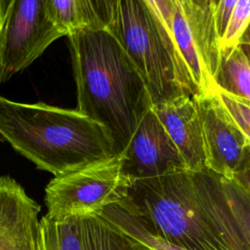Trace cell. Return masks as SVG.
Returning <instances> with one entry per match:
<instances>
[{
	"label": "cell",
	"mask_w": 250,
	"mask_h": 250,
	"mask_svg": "<svg viewBox=\"0 0 250 250\" xmlns=\"http://www.w3.org/2000/svg\"><path fill=\"white\" fill-rule=\"evenodd\" d=\"M165 32L181 73L195 96L214 87L221 48L213 0H146Z\"/></svg>",
	"instance_id": "5"
},
{
	"label": "cell",
	"mask_w": 250,
	"mask_h": 250,
	"mask_svg": "<svg viewBox=\"0 0 250 250\" xmlns=\"http://www.w3.org/2000/svg\"><path fill=\"white\" fill-rule=\"evenodd\" d=\"M62 36L45 0H0V85L30 65Z\"/></svg>",
	"instance_id": "7"
},
{
	"label": "cell",
	"mask_w": 250,
	"mask_h": 250,
	"mask_svg": "<svg viewBox=\"0 0 250 250\" xmlns=\"http://www.w3.org/2000/svg\"><path fill=\"white\" fill-rule=\"evenodd\" d=\"M237 46L239 47V49L247 59L248 62L250 63V24L245 30L242 37L240 38Z\"/></svg>",
	"instance_id": "21"
},
{
	"label": "cell",
	"mask_w": 250,
	"mask_h": 250,
	"mask_svg": "<svg viewBox=\"0 0 250 250\" xmlns=\"http://www.w3.org/2000/svg\"><path fill=\"white\" fill-rule=\"evenodd\" d=\"M154 236L187 250H235L196 196L190 172L135 180L118 202Z\"/></svg>",
	"instance_id": "3"
},
{
	"label": "cell",
	"mask_w": 250,
	"mask_h": 250,
	"mask_svg": "<svg viewBox=\"0 0 250 250\" xmlns=\"http://www.w3.org/2000/svg\"><path fill=\"white\" fill-rule=\"evenodd\" d=\"M199 115L205 170L226 179L250 169V147L213 90L192 97Z\"/></svg>",
	"instance_id": "8"
},
{
	"label": "cell",
	"mask_w": 250,
	"mask_h": 250,
	"mask_svg": "<svg viewBox=\"0 0 250 250\" xmlns=\"http://www.w3.org/2000/svg\"><path fill=\"white\" fill-rule=\"evenodd\" d=\"M96 215L105 220L119 231L142 242L151 250H187L151 234L135 215L127 211L118 202L106 206Z\"/></svg>",
	"instance_id": "15"
},
{
	"label": "cell",
	"mask_w": 250,
	"mask_h": 250,
	"mask_svg": "<svg viewBox=\"0 0 250 250\" xmlns=\"http://www.w3.org/2000/svg\"><path fill=\"white\" fill-rule=\"evenodd\" d=\"M39 212L19 183L0 177V250H41Z\"/></svg>",
	"instance_id": "10"
},
{
	"label": "cell",
	"mask_w": 250,
	"mask_h": 250,
	"mask_svg": "<svg viewBox=\"0 0 250 250\" xmlns=\"http://www.w3.org/2000/svg\"><path fill=\"white\" fill-rule=\"evenodd\" d=\"M122 171L132 181L189 172L152 109H148L121 152Z\"/></svg>",
	"instance_id": "9"
},
{
	"label": "cell",
	"mask_w": 250,
	"mask_h": 250,
	"mask_svg": "<svg viewBox=\"0 0 250 250\" xmlns=\"http://www.w3.org/2000/svg\"><path fill=\"white\" fill-rule=\"evenodd\" d=\"M67 37L77 91L76 110L109 131L119 154L152 106L146 83L107 28Z\"/></svg>",
	"instance_id": "1"
},
{
	"label": "cell",
	"mask_w": 250,
	"mask_h": 250,
	"mask_svg": "<svg viewBox=\"0 0 250 250\" xmlns=\"http://www.w3.org/2000/svg\"><path fill=\"white\" fill-rule=\"evenodd\" d=\"M213 92L250 147V101L234 97L216 87Z\"/></svg>",
	"instance_id": "18"
},
{
	"label": "cell",
	"mask_w": 250,
	"mask_h": 250,
	"mask_svg": "<svg viewBox=\"0 0 250 250\" xmlns=\"http://www.w3.org/2000/svg\"><path fill=\"white\" fill-rule=\"evenodd\" d=\"M45 6L63 35L107 26L109 0H45Z\"/></svg>",
	"instance_id": "12"
},
{
	"label": "cell",
	"mask_w": 250,
	"mask_h": 250,
	"mask_svg": "<svg viewBox=\"0 0 250 250\" xmlns=\"http://www.w3.org/2000/svg\"><path fill=\"white\" fill-rule=\"evenodd\" d=\"M106 28L140 72L152 104L180 95L195 96L181 73L163 27L146 0H109Z\"/></svg>",
	"instance_id": "4"
},
{
	"label": "cell",
	"mask_w": 250,
	"mask_h": 250,
	"mask_svg": "<svg viewBox=\"0 0 250 250\" xmlns=\"http://www.w3.org/2000/svg\"><path fill=\"white\" fill-rule=\"evenodd\" d=\"M218 177L245 246L250 250V195L234 180Z\"/></svg>",
	"instance_id": "17"
},
{
	"label": "cell",
	"mask_w": 250,
	"mask_h": 250,
	"mask_svg": "<svg viewBox=\"0 0 250 250\" xmlns=\"http://www.w3.org/2000/svg\"><path fill=\"white\" fill-rule=\"evenodd\" d=\"M235 4L236 0H213L214 22L219 40H221L222 36L224 35Z\"/></svg>",
	"instance_id": "20"
},
{
	"label": "cell",
	"mask_w": 250,
	"mask_h": 250,
	"mask_svg": "<svg viewBox=\"0 0 250 250\" xmlns=\"http://www.w3.org/2000/svg\"><path fill=\"white\" fill-rule=\"evenodd\" d=\"M214 84L228 94L250 101V63L238 46L221 50Z\"/></svg>",
	"instance_id": "14"
},
{
	"label": "cell",
	"mask_w": 250,
	"mask_h": 250,
	"mask_svg": "<svg viewBox=\"0 0 250 250\" xmlns=\"http://www.w3.org/2000/svg\"><path fill=\"white\" fill-rule=\"evenodd\" d=\"M151 109L183 156L188 171H204L201 125L192 97L180 95L152 104Z\"/></svg>",
	"instance_id": "11"
},
{
	"label": "cell",
	"mask_w": 250,
	"mask_h": 250,
	"mask_svg": "<svg viewBox=\"0 0 250 250\" xmlns=\"http://www.w3.org/2000/svg\"><path fill=\"white\" fill-rule=\"evenodd\" d=\"M0 140L55 177L116 154L109 131L78 110L1 96Z\"/></svg>",
	"instance_id": "2"
},
{
	"label": "cell",
	"mask_w": 250,
	"mask_h": 250,
	"mask_svg": "<svg viewBox=\"0 0 250 250\" xmlns=\"http://www.w3.org/2000/svg\"><path fill=\"white\" fill-rule=\"evenodd\" d=\"M232 180H234L250 195V169L235 175Z\"/></svg>",
	"instance_id": "22"
},
{
	"label": "cell",
	"mask_w": 250,
	"mask_h": 250,
	"mask_svg": "<svg viewBox=\"0 0 250 250\" xmlns=\"http://www.w3.org/2000/svg\"><path fill=\"white\" fill-rule=\"evenodd\" d=\"M250 24V0H238L233 8L224 35L220 40V48H234Z\"/></svg>",
	"instance_id": "19"
},
{
	"label": "cell",
	"mask_w": 250,
	"mask_h": 250,
	"mask_svg": "<svg viewBox=\"0 0 250 250\" xmlns=\"http://www.w3.org/2000/svg\"><path fill=\"white\" fill-rule=\"evenodd\" d=\"M122 162L119 153L54 177L45 188L46 215L64 219L97 214L125 198L133 181L123 173Z\"/></svg>",
	"instance_id": "6"
},
{
	"label": "cell",
	"mask_w": 250,
	"mask_h": 250,
	"mask_svg": "<svg viewBox=\"0 0 250 250\" xmlns=\"http://www.w3.org/2000/svg\"><path fill=\"white\" fill-rule=\"evenodd\" d=\"M41 250H82L80 216L40 220Z\"/></svg>",
	"instance_id": "16"
},
{
	"label": "cell",
	"mask_w": 250,
	"mask_h": 250,
	"mask_svg": "<svg viewBox=\"0 0 250 250\" xmlns=\"http://www.w3.org/2000/svg\"><path fill=\"white\" fill-rule=\"evenodd\" d=\"M82 250H151L96 214L80 216Z\"/></svg>",
	"instance_id": "13"
}]
</instances>
